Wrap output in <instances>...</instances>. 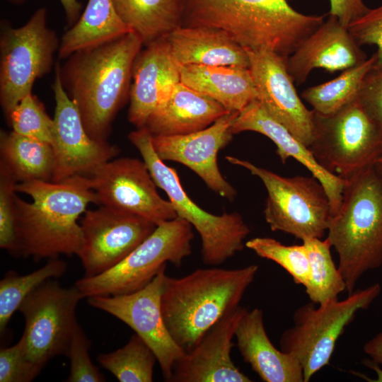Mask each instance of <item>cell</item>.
Masks as SVG:
<instances>
[{"label":"cell","mask_w":382,"mask_h":382,"mask_svg":"<svg viewBox=\"0 0 382 382\" xmlns=\"http://www.w3.org/2000/svg\"><path fill=\"white\" fill-rule=\"evenodd\" d=\"M46 16V9L40 8L23 26H1L0 104L8 120L19 102L32 93L35 81L54 64L59 42Z\"/></svg>","instance_id":"obj_11"},{"label":"cell","mask_w":382,"mask_h":382,"mask_svg":"<svg viewBox=\"0 0 382 382\" xmlns=\"http://www.w3.org/2000/svg\"><path fill=\"white\" fill-rule=\"evenodd\" d=\"M361 363L366 367L374 370L376 374V378L374 380H370L371 382H382V369L379 367V364L375 362L371 359H364L361 361Z\"/></svg>","instance_id":"obj_44"},{"label":"cell","mask_w":382,"mask_h":382,"mask_svg":"<svg viewBox=\"0 0 382 382\" xmlns=\"http://www.w3.org/2000/svg\"><path fill=\"white\" fill-rule=\"evenodd\" d=\"M89 178L99 206L139 216L156 226L178 217L171 202L158 194L144 161L112 159Z\"/></svg>","instance_id":"obj_13"},{"label":"cell","mask_w":382,"mask_h":382,"mask_svg":"<svg viewBox=\"0 0 382 382\" xmlns=\"http://www.w3.org/2000/svg\"><path fill=\"white\" fill-rule=\"evenodd\" d=\"M228 112L214 99L180 82L145 127L152 136L187 134L208 127Z\"/></svg>","instance_id":"obj_24"},{"label":"cell","mask_w":382,"mask_h":382,"mask_svg":"<svg viewBox=\"0 0 382 382\" xmlns=\"http://www.w3.org/2000/svg\"><path fill=\"white\" fill-rule=\"evenodd\" d=\"M80 225L83 243L77 256L85 277L102 274L117 265L157 226L139 216L105 206L86 210Z\"/></svg>","instance_id":"obj_14"},{"label":"cell","mask_w":382,"mask_h":382,"mask_svg":"<svg viewBox=\"0 0 382 382\" xmlns=\"http://www.w3.org/2000/svg\"><path fill=\"white\" fill-rule=\"evenodd\" d=\"M152 138L146 127L128 134L156 185L168 195L178 217L189 222L199 234L203 263L210 266L224 263L244 248L250 233L249 226L238 212L215 215L194 202L183 188L176 170L166 165L156 153Z\"/></svg>","instance_id":"obj_6"},{"label":"cell","mask_w":382,"mask_h":382,"mask_svg":"<svg viewBox=\"0 0 382 382\" xmlns=\"http://www.w3.org/2000/svg\"><path fill=\"white\" fill-rule=\"evenodd\" d=\"M366 59L348 28L328 14V19L286 57V65L294 83L301 85L316 68L343 71Z\"/></svg>","instance_id":"obj_21"},{"label":"cell","mask_w":382,"mask_h":382,"mask_svg":"<svg viewBox=\"0 0 382 382\" xmlns=\"http://www.w3.org/2000/svg\"><path fill=\"white\" fill-rule=\"evenodd\" d=\"M13 4H21L25 0H8ZM65 12L66 21L71 26L74 25L80 17L81 4L78 0H59Z\"/></svg>","instance_id":"obj_42"},{"label":"cell","mask_w":382,"mask_h":382,"mask_svg":"<svg viewBox=\"0 0 382 382\" xmlns=\"http://www.w3.org/2000/svg\"><path fill=\"white\" fill-rule=\"evenodd\" d=\"M245 247L259 257L276 262L297 284L305 286L309 279V261L302 245H286L270 237H255L245 242Z\"/></svg>","instance_id":"obj_34"},{"label":"cell","mask_w":382,"mask_h":382,"mask_svg":"<svg viewBox=\"0 0 382 382\" xmlns=\"http://www.w3.org/2000/svg\"><path fill=\"white\" fill-rule=\"evenodd\" d=\"M16 191L33 199L28 202L16 196L17 256L39 260L77 255L83 243L78 220L90 203L98 204L90 178L28 180L16 183Z\"/></svg>","instance_id":"obj_1"},{"label":"cell","mask_w":382,"mask_h":382,"mask_svg":"<svg viewBox=\"0 0 382 382\" xmlns=\"http://www.w3.org/2000/svg\"><path fill=\"white\" fill-rule=\"evenodd\" d=\"M257 91L267 112L308 147L313 140V110L299 96L286 65V57L267 50L245 49Z\"/></svg>","instance_id":"obj_17"},{"label":"cell","mask_w":382,"mask_h":382,"mask_svg":"<svg viewBox=\"0 0 382 382\" xmlns=\"http://www.w3.org/2000/svg\"><path fill=\"white\" fill-rule=\"evenodd\" d=\"M91 343L81 326L74 330L66 356L69 359L68 382H102L105 378L92 362Z\"/></svg>","instance_id":"obj_37"},{"label":"cell","mask_w":382,"mask_h":382,"mask_svg":"<svg viewBox=\"0 0 382 382\" xmlns=\"http://www.w3.org/2000/svg\"><path fill=\"white\" fill-rule=\"evenodd\" d=\"M180 82L214 99L228 111L239 112L257 99L249 68L185 65L180 66Z\"/></svg>","instance_id":"obj_26"},{"label":"cell","mask_w":382,"mask_h":382,"mask_svg":"<svg viewBox=\"0 0 382 382\" xmlns=\"http://www.w3.org/2000/svg\"><path fill=\"white\" fill-rule=\"evenodd\" d=\"M55 100L52 182L74 175L91 177L120 153L115 145L92 139L87 133L79 110L64 90L55 68L52 84Z\"/></svg>","instance_id":"obj_16"},{"label":"cell","mask_w":382,"mask_h":382,"mask_svg":"<svg viewBox=\"0 0 382 382\" xmlns=\"http://www.w3.org/2000/svg\"><path fill=\"white\" fill-rule=\"evenodd\" d=\"M238 113L229 111L208 127L190 134L153 136L154 150L163 161H172L186 166L209 189L233 201L236 190L221 173L217 155L232 140L233 134L230 128Z\"/></svg>","instance_id":"obj_18"},{"label":"cell","mask_w":382,"mask_h":382,"mask_svg":"<svg viewBox=\"0 0 382 382\" xmlns=\"http://www.w3.org/2000/svg\"><path fill=\"white\" fill-rule=\"evenodd\" d=\"M166 265L143 289L117 296H93L90 306L118 318L129 326L154 351L163 378L169 381L173 365L185 351L174 341L165 324L161 296Z\"/></svg>","instance_id":"obj_15"},{"label":"cell","mask_w":382,"mask_h":382,"mask_svg":"<svg viewBox=\"0 0 382 382\" xmlns=\"http://www.w3.org/2000/svg\"><path fill=\"white\" fill-rule=\"evenodd\" d=\"M226 159L243 167L263 183L267 197L266 222L273 231H282L303 241L322 239L327 232L331 207L325 190L313 175L286 178L231 156Z\"/></svg>","instance_id":"obj_10"},{"label":"cell","mask_w":382,"mask_h":382,"mask_svg":"<svg viewBox=\"0 0 382 382\" xmlns=\"http://www.w3.org/2000/svg\"><path fill=\"white\" fill-rule=\"evenodd\" d=\"M83 298L75 285L64 287L51 279L23 301L18 311L25 320L21 338L30 361L43 369L55 357L66 356L79 325L76 308Z\"/></svg>","instance_id":"obj_12"},{"label":"cell","mask_w":382,"mask_h":382,"mask_svg":"<svg viewBox=\"0 0 382 382\" xmlns=\"http://www.w3.org/2000/svg\"><path fill=\"white\" fill-rule=\"evenodd\" d=\"M259 270L257 265L226 270L197 269L187 275L165 274L161 307L174 341L191 351L220 318L240 306Z\"/></svg>","instance_id":"obj_4"},{"label":"cell","mask_w":382,"mask_h":382,"mask_svg":"<svg viewBox=\"0 0 382 382\" xmlns=\"http://www.w3.org/2000/svg\"><path fill=\"white\" fill-rule=\"evenodd\" d=\"M192 226L177 217L154 231L117 265L102 274L79 279L75 286L84 297L128 294L146 286L169 262L180 267L192 253Z\"/></svg>","instance_id":"obj_8"},{"label":"cell","mask_w":382,"mask_h":382,"mask_svg":"<svg viewBox=\"0 0 382 382\" xmlns=\"http://www.w3.org/2000/svg\"><path fill=\"white\" fill-rule=\"evenodd\" d=\"M329 1L330 9L328 14L337 17L347 28L370 9L364 4V0H329Z\"/></svg>","instance_id":"obj_41"},{"label":"cell","mask_w":382,"mask_h":382,"mask_svg":"<svg viewBox=\"0 0 382 382\" xmlns=\"http://www.w3.org/2000/svg\"><path fill=\"white\" fill-rule=\"evenodd\" d=\"M12 131L24 137L52 142L54 120L43 104L32 93L25 96L12 111L8 120Z\"/></svg>","instance_id":"obj_35"},{"label":"cell","mask_w":382,"mask_h":382,"mask_svg":"<svg viewBox=\"0 0 382 382\" xmlns=\"http://www.w3.org/2000/svg\"><path fill=\"white\" fill-rule=\"evenodd\" d=\"M16 181L0 167V248L17 256L16 229Z\"/></svg>","instance_id":"obj_36"},{"label":"cell","mask_w":382,"mask_h":382,"mask_svg":"<svg viewBox=\"0 0 382 382\" xmlns=\"http://www.w3.org/2000/svg\"><path fill=\"white\" fill-rule=\"evenodd\" d=\"M363 349L372 360L382 365V331L368 340Z\"/></svg>","instance_id":"obj_43"},{"label":"cell","mask_w":382,"mask_h":382,"mask_svg":"<svg viewBox=\"0 0 382 382\" xmlns=\"http://www.w3.org/2000/svg\"><path fill=\"white\" fill-rule=\"evenodd\" d=\"M134 33L99 47L75 52L57 69L88 135L105 142L112 122L129 98L134 62L143 46Z\"/></svg>","instance_id":"obj_2"},{"label":"cell","mask_w":382,"mask_h":382,"mask_svg":"<svg viewBox=\"0 0 382 382\" xmlns=\"http://www.w3.org/2000/svg\"><path fill=\"white\" fill-rule=\"evenodd\" d=\"M247 309L239 306L220 318L173 365L169 382H251L231 359L232 342Z\"/></svg>","instance_id":"obj_19"},{"label":"cell","mask_w":382,"mask_h":382,"mask_svg":"<svg viewBox=\"0 0 382 382\" xmlns=\"http://www.w3.org/2000/svg\"><path fill=\"white\" fill-rule=\"evenodd\" d=\"M66 263L59 257L49 259L42 267L25 275L8 272L0 281V331L3 332L23 301L46 281L62 276Z\"/></svg>","instance_id":"obj_33"},{"label":"cell","mask_w":382,"mask_h":382,"mask_svg":"<svg viewBox=\"0 0 382 382\" xmlns=\"http://www.w3.org/2000/svg\"><path fill=\"white\" fill-rule=\"evenodd\" d=\"M376 60L375 52L361 63L343 71L334 79L305 89L301 93L302 98L319 114L336 112L357 99L363 80L374 68Z\"/></svg>","instance_id":"obj_30"},{"label":"cell","mask_w":382,"mask_h":382,"mask_svg":"<svg viewBox=\"0 0 382 382\" xmlns=\"http://www.w3.org/2000/svg\"><path fill=\"white\" fill-rule=\"evenodd\" d=\"M230 131L233 134L253 131L268 137L276 145V153L282 163L293 158L320 182L330 201L331 215L338 210L342 202L345 180L323 168L309 148L273 118L257 99L239 112L231 124Z\"/></svg>","instance_id":"obj_22"},{"label":"cell","mask_w":382,"mask_h":382,"mask_svg":"<svg viewBox=\"0 0 382 382\" xmlns=\"http://www.w3.org/2000/svg\"><path fill=\"white\" fill-rule=\"evenodd\" d=\"M381 291V284L376 283L354 290L345 299H332L317 307L308 303L295 311L293 325L282 333L279 347L300 362L304 382L329 364L346 327L359 311L369 307Z\"/></svg>","instance_id":"obj_7"},{"label":"cell","mask_w":382,"mask_h":382,"mask_svg":"<svg viewBox=\"0 0 382 382\" xmlns=\"http://www.w3.org/2000/svg\"><path fill=\"white\" fill-rule=\"evenodd\" d=\"M42 369L27 358L21 337L15 345L0 350V382H30Z\"/></svg>","instance_id":"obj_38"},{"label":"cell","mask_w":382,"mask_h":382,"mask_svg":"<svg viewBox=\"0 0 382 382\" xmlns=\"http://www.w3.org/2000/svg\"><path fill=\"white\" fill-rule=\"evenodd\" d=\"M166 39L180 66L197 64L250 67L246 50L221 30L180 26Z\"/></svg>","instance_id":"obj_25"},{"label":"cell","mask_w":382,"mask_h":382,"mask_svg":"<svg viewBox=\"0 0 382 382\" xmlns=\"http://www.w3.org/2000/svg\"><path fill=\"white\" fill-rule=\"evenodd\" d=\"M348 30L360 47L364 45H376L377 60L374 69H382V4L370 8L354 21L348 26Z\"/></svg>","instance_id":"obj_39"},{"label":"cell","mask_w":382,"mask_h":382,"mask_svg":"<svg viewBox=\"0 0 382 382\" xmlns=\"http://www.w3.org/2000/svg\"><path fill=\"white\" fill-rule=\"evenodd\" d=\"M302 241L309 261V279L304 287L311 302L321 304L337 299L347 286L332 260L330 243L327 238H306Z\"/></svg>","instance_id":"obj_31"},{"label":"cell","mask_w":382,"mask_h":382,"mask_svg":"<svg viewBox=\"0 0 382 382\" xmlns=\"http://www.w3.org/2000/svg\"><path fill=\"white\" fill-rule=\"evenodd\" d=\"M99 364L120 382H151L156 357L137 333L122 347L98 355Z\"/></svg>","instance_id":"obj_32"},{"label":"cell","mask_w":382,"mask_h":382,"mask_svg":"<svg viewBox=\"0 0 382 382\" xmlns=\"http://www.w3.org/2000/svg\"><path fill=\"white\" fill-rule=\"evenodd\" d=\"M54 152L50 143L18 134L0 132V167L17 183L38 180L52 181Z\"/></svg>","instance_id":"obj_29"},{"label":"cell","mask_w":382,"mask_h":382,"mask_svg":"<svg viewBox=\"0 0 382 382\" xmlns=\"http://www.w3.org/2000/svg\"><path fill=\"white\" fill-rule=\"evenodd\" d=\"M114 7L144 45L182 25L185 0H112Z\"/></svg>","instance_id":"obj_28"},{"label":"cell","mask_w":382,"mask_h":382,"mask_svg":"<svg viewBox=\"0 0 382 382\" xmlns=\"http://www.w3.org/2000/svg\"><path fill=\"white\" fill-rule=\"evenodd\" d=\"M235 337L244 361L265 382H304L303 368L294 356L277 349L267 336L263 312L246 310Z\"/></svg>","instance_id":"obj_23"},{"label":"cell","mask_w":382,"mask_h":382,"mask_svg":"<svg viewBox=\"0 0 382 382\" xmlns=\"http://www.w3.org/2000/svg\"><path fill=\"white\" fill-rule=\"evenodd\" d=\"M130 32L112 0H88L81 16L63 35L58 58L66 59L75 52L101 46Z\"/></svg>","instance_id":"obj_27"},{"label":"cell","mask_w":382,"mask_h":382,"mask_svg":"<svg viewBox=\"0 0 382 382\" xmlns=\"http://www.w3.org/2000/svg\"><path fill=\"white\" fill-rule=\"evenodd\" d=\"M132 80L128 120L138 129L145 127L156 108L180 82V66L166 37L140 51L134 62Z\"/></svg>","instance_id":"obj_20"},{"label":"cell","mask_w":382,"mask_h":382,"mask_svg":"<svg viewBox=\"0 0 382 382\" xmlns=\"http://www.w3.org/2000/svg\"><path fill=\"white\" fill-rule=\"evenodd\" d=\"M345 180L327 239L337 253L348 294L367 272L382 266V178L374 166Z\"/></svg>","instance_id":"obj_5"},{"label":"cell","mask_w":382,"mask_h":382,"mask_svg":"<svg viewBox=\"0 0 382 382\" xmlns=\"http://www.w3.org/2000/svg\"><path fill=\"white\" fill-rule=\"evenodd\" d=\"M374 168L378 174L382 178V155L376 161Z\"/></svg>","instance_id":"obj_45"},{"label":"cell","mask_w":382,"mask_h":382,"mask_svg":"<svg viewBox=\"0 0 382 382\" xmlns=\"http://www.w3.org/2000/svg\"><path fill=\"white\" fill-rule=\"evenodd\" d=\"M357 100L382 129V69H373L364 77Z\"/></svg>","instance_id":"obj_40"},{"label":"cell","mask_w":382,"mask_h":382,"mask_svg":"<svg viewBox=\"0 0 382 382\" xmlns=\"http://www.w3.org/2000/svg\"><path fill=\"white\" fill-rule=\"evenodd\" d=\"M325 16L298 12L286 0H185L181 26L219 29L245 49L287 57Z\"/></svg>","instance_id":"obj_3"},{"label":"cell","mask_w":382,"mask_h":382,"mask_svg":"<svg viewBox=\"0 0 382 382\" xmlns=\"http://www.w3.org/2000/svg\"><path fill=\"white\" fill-rule=\"evenodd\" d=\"M313 112L308 148L323 168L345 180L374 166L382 155V129L357 99L330 115Z\"/></svg>","instance_id":"obj_9"}]
</instances>
